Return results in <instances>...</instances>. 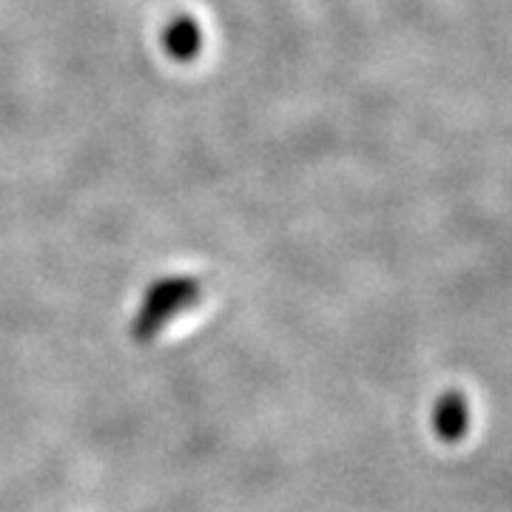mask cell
<instances>
[{
  "mask_svg": "<svg viewBox=\"0 0 512 512\" xmlns=\"http://www.w3.org/2000/svg\"><path fill=\"white\" fill-rule=\"evenodd\" d=\"M202 285L194 276H163L151 282L140 299V308L131 322V336L137 342H151L177 316L200 302Z\"/></svg>",
  "mask_w": 512,
  "mask_h": 512,
  "instance_id": "obj_1",
  "label": "cell"
},
{
  "mask_svg": "<svg viewBox=\"0 0 512 512\" xmlns=\"http://www.w3.org/2000/svg\"><path fill=\"white\" fill-rule=\"evenodd\" d=\"M433 430L444 444H458L470 430V402L464 393L447 390L433 407Z\"/></svg>",
  "mask_w": 512,
  "mask_h": 512,
  "instance_id": "obj_2",
  "label": "cell"
},
{
  "mask_svg": "<svg viewBox=\"0 0 512 512\" xmlns=\"http://www.w3.org/2000/svg\"><path fill=\"white\" fill-rule=\"evenodd\" d=\"M163 49L165 55L174 57L177 63H191V60H197L202 52L200 23L194 18H188V15L171 20L163 32Z\"/></svg>",
  "mask_w": 512,
  "mask_h": 512,
  "instance_id": "obj_3",
  "label": "cell"
}]
</instances>
